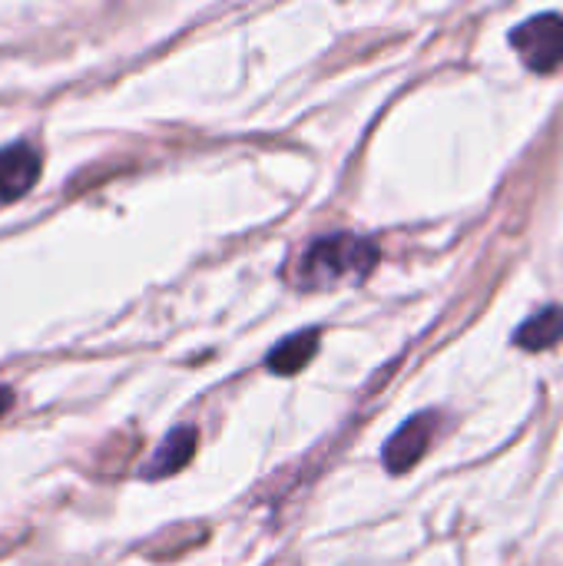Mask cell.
Returning <instances> with one entry per match:
<instances>
[{"instance_id":"6da1fadb","label":"cell","mask_w":563,"mask_h":566,"mask_svg":"<svg viewBox=\"0 0 563 566\" xmlns=\"http://www.w3.org/2000/svg\"><path fill=\"white\" fill-rule=\"evenodd\" d=\"M378 262V245L362 235L335 232L315 239L309 249L299 252L292 262V282L302 292L315 289H335L345 282H362Z\"/></svg>"},{"instance_id":"7a4b0ae2","label":"cell","mask_w":563,"mask_h":566,"mask_svg":"<svg viewBox=\"0 0 563 566\" xmlns=\"http://www.w3.org/2000/svg\"><path fill=\"white\" fill-rule=\"evenodd\" d=\"M511 46L524 60V66L538 73H551L563 63V17L561 13H538L514 27Z\"/></svg>"},{"instance_id":"3957f363","label":"cell","mask_w":563,"mask_h":566,"mask_svg":"<svg viewBox=\"0 0 563 566\" xmlns=\"http://www.w3.org/2000/svg\"><path fill=\"white\" fill-rule=\"evenodd\" d=\"M438 415L435 411H421V415H415V418H408L392 438H388V444H385V468L392 471V474H405V471H411L421 458H425V451H428V444H431V438H435V431H438Z\"/></svg>"},{"instance_id":"277c9868","label":"cell","mask_w":563,"mask_h":566,"mask_svg":"<svg viewBox=\"0 0 563 566\" xmlns=\"http://www.w3.org/2000/svg\"><path fill=\"white\" fill-rule=\"evenodd\" d=\"M40 179V153L30 143L0 146V202H13Z\"/></svg>"},{"instance_id":"5b68a950","label":"cell","mask_w":563,"mask_h":566,"mask_svg":"<svg viewBox=\"0 0 563 566\" xmlns=\"http://www.w3.org/2000/svg\"><path fill=\"white\" fill-rule=\"evenodd\" d=\"M196 441H199V431L189 428V424L169 431L166 441L156 448V454L146 461L143 478H146V481H159V478H169V474L183 471V468L192 461V454H196Z\"/></svg>"},{"instance_id":"8992f818","label":"cell","mask_w":563,"mask_h":566,"mask_svg":"<svg viewBox=\"0 0 563 566\" xmlns=\"http://www.w3.org/2000/svg\"><path fill=\"white\" fill-rule=\"evenodd\" d=\"M563 338V308L561 305H544L538 308L518 332L514 345L524 352H548Z\"/></svg>"},{"instance_id":"52a82bcc","label":"cell","mask_w":563,"mask_h":566,"mask_svg":"<svg viewBox=\"0 0 563 566\" xmlns=\"http://www.w3.org/2000/svg\"><path fill=\"white\" fill-rule=\"evenodd\" d=\"M315 352H319V328H305L299 335L282 338L265 365L275 375H295V371H302L315 358Z\"/></svg>"},{"instance_id":"ba28073f","label":"cell","mask_w":563,"mask_h":566,"mask_svg":"<svg viewBox=\"0 0 563 566\" xmlns=\"http://www.w3.org/2000/svg\"><path fill=\"white\" fill-rule=\"evenodd\" d=\"M10 405H13V395H10V388H0V418L10 411Z\"/></svg>"}]
</instances>
